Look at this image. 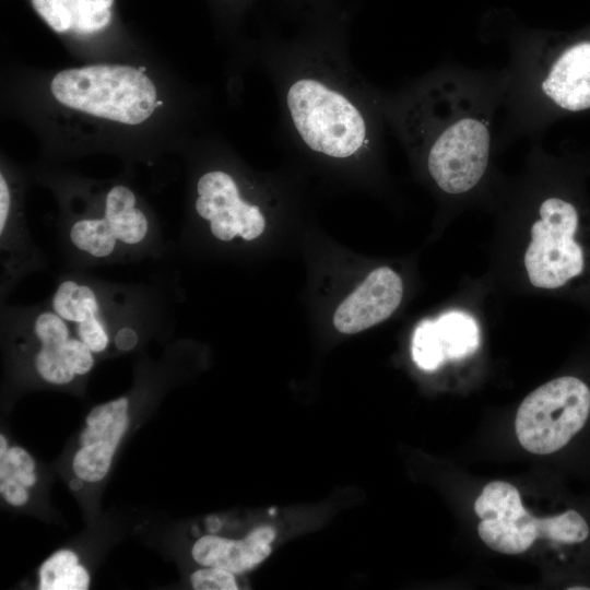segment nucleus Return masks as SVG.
Masks as SVG:
<instances>
[{"label": "nucleus", "instance_id": "obj_13", "mask_svg": "<svg viewBox=\"0 0 590 590\" xmlns=\"http://www.w3.org/2000/svg\"><path fill=\"white\" fill-rule=\"evenodd\" d=\"M33 332L39 344L34 358L39 377L52 385L71 382L75 374L67 363V349L72 338L69 323L54 310H47L35 318Z\"/></svg>", "mask_w": 590, "mask_h": 590}, {"label": "nucleus", "instance_id": "obj_27", "mask_svg": "<svg viewBox=\"0 0 590 590\" xmlns=\"http://www.w3.org/2000/svg\"><path fill=\"white\" fill-rule=\"evenodd\" d=\"M83 480L80 479V477H76V479H73L71 482H70V486L72 489L74 491H78L80 489L82 486H83Z\"/></svg>", "mask_w": 590, "mask_h": 590}, {"label": "nucleus", "instance_id": "obj_23", "mask_svg": "<svg viewBox=\"0 0 590 590\" xmlns=\"http://www.w3.org/2000/svg\"><path fill=\"white\" fill-rule=\"evenodd\" d=\"M0 460L7 461L13 468L35 471L36 463L32 456L23 448L14 446L8 449L5 456Z\"/></svg>", "mask_w": 590, "mask_h": 590}, {"label": "nucleus", "instance_id": "obj_1", "mask_svg": "<svg viewBox=\"0 0 590 590\" xmlns=\"http://www.w3.org/2000/svg\"><path fill=\"white\" fill-rule=\"evenodd\" d=\"M264 64L278 96L284 138L335 162L356 161L375 138L369 92L337 39L271 45Z\"/></svg>", "mask_w": 590, "mask_h": 590}, {"label": "nucleus", "instance_id": "obj_8", "mask_svg": "<svg viewBox=\"0 0 590 590\" xmlns=\"http://www.w3.org/2000/svg\"><path fill=\"white\" fill-rule=\"evenodd\" d=\"M402 293L401 278L390 268H378L341 303L333 324L346 334L366 330L392 315L401 303Z\"/></svg>", "mask_w": 590, "mask_h": 590}, {"label": "nucleus", "instance_id": "obj_16", "mask_svg": "<svg viewBox=\"0 0 590 590\" xmlns=\"http://www.w3.org/2000/svg\"><path fill=\"white\" fill-rule=\"evenodd\" d=\"M104 217L110 224L119 243L137 245L148 235V219L135 206L134 193L125 186H115L107 193Z\"/></svg>", "mask_w": 590, "mask_h": 590}, {"label": "nucleus", "instance_id": "obj_10", "mask_svg": "<svg viewBox=\"0 0 590 590\" xmlns=\"http://www.w3.org/2000/svg\"><path fill=\"white\" fill-rule=\"evenodd\" d=\"M51 307L73 326L76 337L93 353H102L107 349L109 334L98 298L88 285L72 280L61 282L52 296Z\"/></svg>", "mask_w": 590, "mask_h": 590}, {"label": "nucleus", "instance_id": "obj_20", "mask_svg": "<svg viewBox=\"0 0 590 590\" xmlns=\"http://www.w3.org/2000/svg\"><path fill=\"white\" fill-rule=\"evenodd\" d=\"M589 535L586 520L575 510L541 519L540 539L560 543H579Z\"/></svg>", "mask_w": 590, "mask_h": 590}, {"label": "nucleus", "instance_id": "obj_21", "mask_svg": "<svg viewBox=\"0 0 590 590\" xmlns=\"http://www.w3.org/2000/svg\"><path fill=\"white\" fill-rule=\"evenodd\" d=\"M190 583L196 590H237L235 574L220 567L196 570L190 576Z\"/></svg>", "mask_w": 590, "mask_h": 590}, {"label": "nucleus", "instance_id": "obj_19", "mask_svg": "<svg viewBox=\"0 0 590 590\" xmlns=\"http://www.w3.org/2000/svg\"><path fill=\"white\" fill-rule=\"evenodd\" d=\"M523 509L518 489L503 481L488 483L474 504L475 514L481 520L503 519Z\"/></svg>", "mask_w": 590, "mask_h": 590}, {"label": "nucleus", "instance_id": "obj_14", "mask_svg": "<svg viewBox=\"0 0 590 590\" xmlns=\"http://www.w3.org/2000/svg\"><path fill=\"white\" fill-rule=\"evenodd\" d=\"M114 0H32L38 15L57 33L92 34L111 19Z\"/></svg>", "mask_w": 590, "mask_h": 590}, {"label": "nucleus", "instance_id": "obj_17", "mask_svg": "<svg viewBox=\"0 0 590 590\" xmlns=\"http://www.w3.org/2000/svg\"><path fill=\"white\" fill-rule=\"evenodd\" d=\"M38 579L40 590H86L90 587V575L71 550H60L49 556L39 567Z\"/></svg>", "mask_w": 590, "mask_h": 590}, {"label": "nucleus", "instance_id": "obj_22", "mask_svg": "<svg viewBox=\"0 0 590 590\" xmlns=\"http://www.w3.org/2000/svg\"><path fill=\"white\" fill-rule=\"evenodd\" d=\"M0 492L4 500L12 506H24L30 498L27 487L13 477L0 479Z\"/></svg>", "mask_w": 590, "mask_h": 590}, {"label": "nucleus", "instance_id": "obj_4", "mask_svg": "<svg viewBox=\"0 0 590 590\" xmlns=\"http://www.w3.org/2000/svg\"><path fill=\"white\" fill-rule=\"evenodd\" d=\"M540 215L532 225L524 266L534 286L556 288L583 269V252L574 239L578 214L573 204L550 198L541 204Z\"/></svg>", "mask_w": 590, "mask_h": 590}, {"label": "nucleus", "instance_id": "obj_29", "mask_svg": "<svg viewBox=\"0 0 590 590\" xmlns=\"http://www.w3.org/2000/svg\"><path fill=\"white\" fill-rule=\"evenodd\" d=\"M138 69H139V71H141V72H143V73L146 71V68H145V67H139Z\"/></svg>", "mask_w": 590, "mask_h": 590}, {"label": "nucleus", "instance_id": "obj_24", "mask_svg": "<svg viewBox=\"0 0 590 590\" xmlns=\"http://www.w3.org/2000/svg\"><path fill=\"white\" fill-rule=\"evenodd\" d=\"M114 343L122 352L131 351L138 343V334L130 327L120 328L114 337Z\"/></svg>", "mask_w": 590, "mask_h": 590}, {"label": "nucleus", "instance_id": "obj_12", "mask_svg": "<svg viewBox=\"0 0 590 590\" xmlns=\"http://www.w3.org/2000/svg\"><path fill=\"white\" fill-rule=\"evenodd\" d=\"M418 326L428 351L439 365L463 358L480 345L477 323L467 312L449 311L435 320H423Z\"/></svg>", "mask_w": 590, "mask_h": 590}, {"label": "nucleus", "instance_id": "obj_7", "mask_svg": "<svg viewBox=\"0 0 590 590\" xmlns=\"http://www.w3.org/2000/svg\"><path fill=\"white\" fill-rule=\"evenodd\" d=\"M128 410L129 400L121 397L90 411L80 435V448L72 459V470L76 477L90 483L105 479L128 429Z\"/></svg>", "mask_w": 590, "mask_h": 590}, {"label": "nucleus", "instance_id": "obj_9", "mask_svg": "<svg viewBox=\"0 0 590 590\" xmlns=\"http://www.w3.org/2000/svg\"><path fill=\"white\" fill-rule=\"evenodd\" d=\"M274 536L275 531L269 526L253 529L241 540L206 534L196 541L191 555L203 567H220L240 575L270 555Z\"/></svg>", "mask_w": 590, "mask_h": 590}, {"label": "nucleus", "instance_id": "obj_15", "mask_svg": "<svg viewBox=\"0 0 590 590\" xmlns=\"http://www.w3.org/2000/svg\"><path fill=\"white\" fill-rule=\"evenodd\" d=\"M540 524L541 519L524 509L504 519L481 520L477 532L492 550L514 555L526 552L540 539Z\"/></svg>", "mask_w": 590, "mask_h": 590}, {"label": "nucleus", "instance_id": "obj_25", "mask_svg": "<svg viewBox=\"0 0 590 590\" xmlns=\"http://www.w3.org/2000/svg\"><path fill=\"white\" fill-rule=\"evenodd\" d=\"M10 203H11L10 190L3 175H1L0 176V229H1V234L4 231V227L8 221Z\"/></svg>", "mask_w": 590, "mask_h": 590}, {"label": "nucleus", "instance_id": "obj_3", "mask_svg": "<svg viewBox=\"0 0 590 590\" xmlns=\"http://www.w3.org/2000/svg\"><path fill=\"white\" fill-rule=\"evenodd\" d=\"M590 390L580 379L564 376L532 391L521 402L515 421L520 445L536 455L563 448L585 425Z\"/></svg>", "mask_w": 590, "mask_h": 590}, {"label": "nucleus", "instance_id": "obj_30", "mask_svg": "<svg viewBox=\"0 0 590 590\" xmlns=\"http://www.w3.org/2000/svg\"><path fill=\"white\" fill-rule=\"evenodd\" d=\"M161 105H163V102L156 101L155 106L157 107V106H161Z\"/></svg>", "mask_w": 590, "mask_h": 590}, {"label": "nucleus", "instance_id": "obj_6", "mask_svg": "<svg viewBox=\"0 0 590 590\" xmlns=\"http://www.w3.org/2000/svg\"><path fill=\"white\" fill-rule=\"evenodd\" d=\"M196 211L210 222L213 236L229 241L236 236L252 240L266 227L261 208L246 201L234 177L224 170H210L197 182Z\"/></svg>", "mask_w": 590, "mask_h": 590}, {"label": "nucleus", "instance_id": "obj_11", "mask_svg": "<svg viewBox=\"0 0 590 590\" xmlns=\"http://www.w3.org/2000/svg\"><path fill=\"white\" fill-rule=\"evenodd\" d=\"M542 90L564 109L590 108V42L566 49L553 63Z\"/></svg>", "mask_w": 590, "mask_h": 590}, {"label": "nucleus", "instance_id": "obj_5", "mask_svg": "<svg viewBox=\"0 0 590 590\" xmlns=\"http://www.w3.org/2000/svg\"><path fill=\"white\" fill-rule=\"evenodd\" d=\"M489 134L481 121L464 118L445 129L427 153V169L438 187L462 193L482 178L488 162Z\"/></svg>", "mask_w": 590, "mask_h": 590}, {"label": "nucleus", "instance_id": "obj_18", "mask_svg": "<svg viewBox=\"0 0 590 590\" xmlns=\"http://www.w3.org/2000/svg\"><path fill=\"white\" fill-rule=\"evenodd\" d=\"M70 239L75 248L94 258L108 257L115 251L118 243L105 217L82 219L74 222L70 229Z\"/></svg>", "mask_w": 590, "mask_h": 590}, {"label": "nucleus", "instance_id": "obj_26", "mask_svg": "<svg viewBox=\"0 0 590 590\" xmlns=\"http://www.w3.org/2000/svg\"><path fill=\"white\" fill-rule=\"evenodd\" d=\"M8 441L3 435H0V458H3L8 451Z\"/></svg>", "mask_w": 590, "mask_h": 590}, {"label": "nucleus", "instance_id": "obj_2", "mask_svg": "<svg viewBox=\"0 0 590 590\" xmlns=\"http://www.w3.org/2000/svg\"><path fill=\"white\" fill-rule=\"evenodd\" d=\"M50 91L67 107L127 125L143 122L156 107L153 82L130 66L67 69L54 76Z\"/></svg>", "mask_w": 590, "mask_h": 590}, {"label": "nucleus", "instance_id": "obj_28", "mask_svg": "<svg viewBox=\"0 0 590 590\" xmlns=\"http://www.w3.org/2000/svg\"><path fill=\"white\" fill-rule=\"evenodd\" d=\"M589 588L587 587H571L569 588V590H588Z\"/></svg>", "mask_w": 590, "mask_h": 590}]
</instances>
